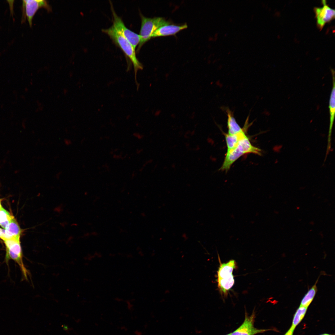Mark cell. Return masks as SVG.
<instances>
[{"instance_id": "10", "label": "cell", "mask_w": 335, "mask_h": 335, "mask_svg": "<svg viewBox=\"0 0 335 335\" xmlns=\"http://www.w3.org/2000/svg\"><path fill=\"white\" fill-rule=\"evenodd\" d=\"M331 73L333 76V86L331 92L329 104L330 113V125L328 133V145L329 144L331 141V136L335 113V79L334 70L332 69Z\"/></svg>"}, {"instance_id": "32", "label": "cell", "mask_w": 335, "mask_h": 335, "mask_svg": "<svg viewBox=\"0 0 335 335\" xmlns=\"http://www.w3.org/2000/svg\"><path fill=\"white\" fill-rule=\"evenodd\" d=\"M229 21L230 22H232V19L231 18H230L229 20Z\"/></svg>"}, {"instance_id": "1", "label": "cell", "mask_w": 335, "mask_h": 335, "mask_svg": "<svg viewBox=\"0 0 335 335\" xmlns=\"http://www.w3.org/2000/svg\"><path fill=\"white\" fill-rule=\"evenodd\" d=\"M249 153L260 155L261 150L252 145L246 136L239 141L235 147L227 151L223 163L220 169L228 171L232 164L239 158L244 154Z\"/></svg>"}, {"instance_id": "12", "label": "cell", "mask_w": 335, "mask_h": 335, "mask_svg": "<svg viewBox=\"0 0 335 335\" xmlns=\"http://www.w3.org/2000/svg\"><path fill=\"white\" fill-rule=\"evenodd\" d=\"M226 112L227 116L228 134L230 135H233L244 131L243 128H242L237 123L232 112L229 109H226Z\"/></svg>"}, {"instance_id": "35", "label": "cell", "mask_w": 335, "mask_h": 335, "mask_svg": "<svg viewBox=\"0 0 335 335\" xmlns=\"http://www.w3.org/2000/svg\"><path fill=\"white\" fill-rule=\"evenodd\" d=\"M226 335H231V333H229V334H226Z\"/></svg>"}, {"instance_id": "2", "label": "cell", "mask_w": 335, "mask_h": 335, "mask_svg": "<svg viewBox=\"0 0 335 335\" xmlns=\"http://www.w3.org/2000/svg\"><path fill=\"white\" fill-rule=\"evenodd\" d=\"M102 31L109 36L114 43L130 60L133 65L136 82L137 71L139 69H142L143 66L137 58L135 49L127 39L116 31L113 25L108 29H102Z\"/></svg>"}, {"instance_id": "15", "label": "cell", "mask_w": 335, "mask_h": 335, "mask_svg": "<svg viewBox=\"0 0 335 335\" xmlns=\"http://www.w3.org/2000/svg\"><path fill=\"white\" fill-rule=\"evenodd\" d=\"M318 280L305 294L301 301L300 306L308 307L312 302L317 291L316 284Z\"/></svg>"}, {"instance_id": "20", "label": "cell", "mask_w": 335, "mask_h": 335, "mask_svg": "<svg viewBox=\"0 0 335 335\" xmlns=\"http://www.w3.org/2000/svg\"><path fill=\"white\" fill-rule=\"evenodd\" d=\"M118 254L122 256H124L127 258L131 259L133 258V254L131 253H128L125 254H123L121 253H119Z\"/></svg>"}, {"instance_id": "21", "label": "cell", "mask_w": 335, "mask_h": 335, "mask_svg": "<svg viewBox=\"0 0 335 335\" xmlns=\"http://www.w3.org/2000/svg\"><path fill=\"white\" fill-rule=\"evenodd\" d=\"M294 330V329L290 328L284 335H293Z\"/></svg>"}, {"instance_id": "33", "label": "cell", "mask_w": 335, "mask_h": 335, "mask_svg": "<svg viewBox=\"0 0 335 335\" xmlns=\"http://www.w3.org/2000/svg\"><path fill=\"white\" fill-rule=\"evenodd\" d=\"M227 34L226 33L224 34V36L225 37H226L227 36Z\"/></svg>"}, {"instance_id": "36", "label": "cell", "mask_w": 335, "mask_h": 335, "mask_svg": "<svg viewBox=\"0 0 335 335\" xmlns=\"http://www.w3.org/2000/svg\"><path fill=\"white\" fill-rule=\"evenodd\" d=\"M230 53V51H229L228 52V54H229Z\"/></svg>"}, {"instance_id": "17", "label": "cell", "mask_w": 335, "mask_h": 335, "mask_svg": "<svg viewBox=\"0 0 335 335\" xmlns=\"http://www.w3.org/2000/svg\"><path fill=\"white\" fill-rule=\"evenodd\" d=\"M14 217L5 209L2 207L0 208V225L5 229Z\"/></svg>"}, {"instance_id": "3", "label": "cell", "mask_w": 335, "mask_h": 335, "mask_svg": "<svg viewBox=\"0 0 335 335\" xmlns=\"http://www.w3.org/2000/svg\"><path fill=\"white\" fill-rule=\"evenodd\" d=\"M141 26L139 35L140 41L138 49L151 38L153 33L161 26L170 24L165 18L161 17H147L140 13Z\"/></svg>"}, {"instance_id": "13", "label": "cell", "mask_w": 335, "mask_h": 335, "mask_svg": "<svg viewBox=\"0 0 335 335\" xmlns=\"http://www.w3.org/2000/svg\"><path fill=\"white\" fill-rule=\"evenodd\" d=\"M227 146V151L235 147L239 141L247 136L244 131L238 134L230 135L228 133H224Z\"/></svg>"}, {"instance_id": "31", "label": "cell", "mask_w": 335, "mask_h": 335, "mask_svg": "<svg viewBox=\"0 0 335 335\" xmlns=\"http://www.w3.org/2000/svg\"><path fill=\"white\" fill-rule=\"evenodd\" d=\"M218 35V33H216V34H215V37H217Z\"/></svg>"}, {"instance_id": "6", "label": "cell", "mask_w": 335, "mask_h": 335, "mask_svg": "<svg viewBox=\"0 0 335 335\" xmlns=\"http://www.w3.org/2000/svg\"><path fill=\"white\" fill-rule=\"evenodd\" d=\"M110 3L113 17V25L116 31L127 39L135 49L140 41V35L128 29L125 26L121 18L116 13L111 3Z\"/></svg>"}, {"instance_id": "26", "label": "cell", "mask_w": 335, "mask_h": 335, "mask_svg": "<svg viewBox=\"0 0 335 335\" xmlns=\"http://www.w3.org/2000/svg\"><path fill=\"white\" fill-rule=\"evenodd\" d=\"M64 142L66 145H69L72 143L71 141L70 140L67 139H65L64 140Z\"/></svg>"}, {"instance_id": "25", "label": "cell", "mask_w": 335, "mask_h": 335, "mask_svg": "<svg viewBox=\"0 0 335 335\" xmlns=\"http://www.w3.org/2000/svg\"><path fill=\"white\" fill-rule=\"evenodd\" d=\"M134 335H142V333L141 331L138 330H136L134 332Z\"/></svg>"}, {"instance_id": "34", "label": "cell", "mask_w": 335, "mask_h": 335, "mask_svg": "<svg viewBox=\"0 0 335 335\" xmlns=\"http://www.w3.org/2000/svg\"><path fill=\"white\" fill-rule=\"evenodd\" d=\"M2 207L1 204V200H0V208H1Z\"/></svg>"}, {"instance_id": "22", "label": "cell", "mask_w": 335, "mask_h": 335, "mask_svg": "<svg viewBox=\"0 0 335 335\" xmlns=\"http://www.w3.org/2000/svg\"><path fill=\"white\" fill-rule=\"evenodd\" d=\"M114 300L116 302H121L124 301L123 298L119 297H115Z\"/></svg>"}, {"instance_id": "29", "label": "cell", "mask_w": 335, "mask_h": 335, "mask_svg": "<svg viewBox=\"0 0 335 335\" xmlns=\"http://www.w3.org/2000/svg\"><path fill=\"white\" fill-rule=\"evenodd\" d=\"M116 254L113 253H110L109 254V256L111 257H114L116 256Z\"/></svg>"}, {"instance_id": "23", "label": "cell", "mask_w": 335, "mask_h": 335, "mask_svg": "<svg viewBox=\"0 0 335 335\" xmlns=\"http://www.w3.org/2000/svg\"><path fill=\"white\" fill-rule=\"evenodd\" d=\"M95 255L96 257H97L98 258H100L103 257V255L100 252H96L95 254Z\"/></svg>"}, {"instance_id": "30", "label": "cell", "mask_w": 335, "mask_h": 335, "mask_svg": "<svg viewBox=\"0 0 335 335\" xmlns=\"http://www.w3.org/2000/svg\"><path fill=\"white\" fill-rule=\"evenodd\" d=\"M332 335V334H328V333H324V334H320V335Z\"/></svg>"}, {"instance_id": "8", "label": "cell", "mask_w": 335, "mask_h": 335, "mask_svg": "<svg viewBox=\"0 0 335 335\" xmlns=\"http://www.w3.org/2000/svg\"><path fill=\"white\" fill-rule=\"evenodd\" d=\"M323 6L322 7H315L314 10L318 27L322 29L325 24L333 20L335 17V10L330 7L327 4L326 0H322Z\"/></svg>"}, {"instance_id": "5", "label": "cell", "mask_w": 335, "mask_h": 335, "mask_svg": "<svg viewBox=\"0 0 335 335\" xmlns=\"http://www.w3.org/2000/svg\"><path fill=\"white\" fill-rule=\"evenodd\" d=\"M45 9L48 12L52 8L48 2L44 0H23L22 1L23 18H27L29 26L31 27L33 17L37 11L41 8Z\"/></svg>"}, {"instance_id": "7", "label": "cell", "mask_w": 335, "mask_h": 335, "mask_svg": "<svg viewBox=\"0 0 335 335\" xmlns=\"http://www.w3.org/2000/svg\"><path fill=\"white\" fill-rule=\"evenodd\" d=\"M255 318V313L254 311L250 316L245 313L243 323L237 329L231 333V335H254L271 330L255 328L254 325Z\"/></svg>"}, {"instance_id": "14", "label": "cell", "mask_w": 335, "mask_h": 335, "mask_svg": "<svg viewBox=\"0 0 335 335\" xmlns=\"http://www.w3.org/2000/svg\"><path fill=\"white\" fill-rule=\"evenodd\" d=\"M7 234L12 238L20 239L21 233L20 227L13 217L5 229Z\"/></svg>"}, {"instance_id": "27", "label": "cell", "mask_w": 335, "mask_h": 335, "mask_svg": "<svg viewBox=\"0 0 335 335\" xmlns=\"http://www.w3.org/2000/svg\"><path fill=\"white\" fill-rule=\"evenodd\" d=\"M120 329L122 331H127V328L125 326H122L120 327Z\"/></svg>"}, {"instance_id": "24", "label": "cell", "mask_w": 335, "mask_h": 335, "mask_svg": "<svg viewBox=\"0 0 335 335\" xmlns=\"http://www.w3.org/2000/svg\"><path fill=\"white\" fill-rule=\"evenodd\" d=\"M136 250L138 252V254L140 256L143 257V256H144V254L143 253V252L141 251L140 248L139 247H137V248Z\"/></svg>"}, {"instance_id": "11", "label": "cell", "mask_w": 335, "mask_h": 335, "mask_svg": "<svg viewBox=\"0 0 335 335\" xmlns=\"http://www.w3.org/2000/svg\"><path fill=\"white\" fill-rule=\"evenodd\" d=\"M218 287L224 297L227 296L228 291L233 286L234 280L232 274H227L217 278Z\"/></svg>"}, {"instance_id": "28", "label": "cell", "mask_w": 335, "mask_h": 335, "mask_svg": "<svg viewBox=\"0 0 335 335\" xmlns=\"http://www.w3.org/2000/svg\"><path fill=\"white\" fill-rule=\"evenodd\" d=\"M62 326L63 329L64 330H68L69 328L67 325H65V324H63V325Z\"/></svg>"}, {"instance_id": "9", "label": "cell", "mask_w": 335, "mask_h": 335, "mask_svg": "<svg viewBox=\"0 0 335 335\" xmlns=\"http://www.w3.org/2000/svg\"><path fill=\"white\" fill-rule=\"evenodd\" d=\"M187 26L186 23L180 25L170 24L166 25L156 30L153 33L151 38L174 35L180 31L187 28Z\"/></svg>"}, {"instance_id": "4", "label": "cell", "mask_w": 335, "mask_h": 335, "mask_svg": "<svg viewBox=\"0 0 335 335\" xmlns=\"http://www.w3.org/2000/svg\"><path fill=\"white\" fill-rule=\"evenodd\" d=\"M4 243L6 247V261L11 259L15 261L19 266L23 274L26 278L27 270L23 262L22 252L20 240L11 239L7 240Z\"/></svg>"}, {"instance_id": "16", "label": "cell", "mask_w": 335, "mask_h": 335, "mask_svg": "<svg viewBox=\"0 0 335 335\" xmlns=\"http://www.w3.org/2000/svg\"><path fill=\"white\" fill-rule=\"evenodd\" d=\"M308 308L299 306L294 315L290 328L295 329L304 317Z\"/></svg>"}, {"instance_id": "18", "label": "cell", "mask_w": 335, "mask_h": 335, "mask_svg": "<svg viewBox=\"0 0 335 335\" xmlns=\"http://www.w3.org/2000/svg\"><path fill=\"white\" fill-rule=\"evenodd\" d=\"M135 301V299L132 298L130 299H127L125 301V302L127 305V309L130 311L132 312L134 310V305L133 302Z\"/></svg>"}, {"instance_id": "19", "label": "cell", "mask_w": 335, "mask_h": 335, "mask_svg": "<svg viewBox=\"0 0 335 335\" xmlns=\"http://www.w3.org/2000/svg\"><path fill=\"white\" fill-rule=\"evenodd\" d=\"M0 238L2 239L4 241L12 238H14L11 237L7 234L5 230L2 229L0 228Z\"/></svg>"}]
</instances>
